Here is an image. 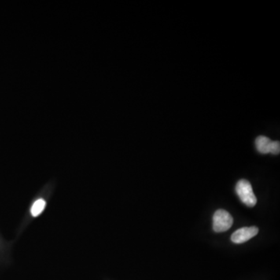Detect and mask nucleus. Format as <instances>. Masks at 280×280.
I'll use <instances>...</instances> for the list:
<instances>
[{"instance_id":"obj_2","label":"nucleus","mask_w":280,"mask_h":280,"mask_svg":"<svg viewBox=\"0 0 280 280\" xmlns=\"http://www.w3.org/2000/svg\"><path fill=\"white\" fill-rule=\"evenodd\" d=\"M233 219L232 215L227 211L219 210L214 213L213 230L217 233L226 231L233 225Z\"/></svg>"},{"instance_id":"obj_4","label":"nucleus","mask_w":280,"mask_h":280,"mask_svg":"<svg viewBox=\"0 0 280 280\" xmlns=\"http://www.w3.org/2000/svg\"><path fill=\"white\" fill-rule=\"evenodd\" d=\"M272 140L264 136H260L255 140V145L259 153L267 154L270 152Z\"/></svg>"},{"instance_id":"obj_3","label":"nucleus","mask_w":280,"mask_h":280,"mask_svg":"<svg viewBox=\"0 0 280 280\" xmlns=\"http://www.w3.org/2000/svg\"><path fill=\"white\" fill-rule=\"evenodd\" d=\"M258 233H259V228L256 226L242 227L236 230L232 234L231 241L235 244H242L249 241L250 239L256 236Z\"/></svg>"},{"instance_id":"obj_1","label":"nucleus","mask_w":280,"mask_h":280,"mask_svg":"<svg viewBox=\"0 0 280 280\" xmlns=\"http://www.w3.org/2000/svg\"><path fill=\"white\" fill-rule=\"evenodd\" d=\"M236 192L240 200L245 205L253 207L256 205L257 199L252 189V185L247 180H241L236 185Z\"/></svg>"},{"instance_id":"obj_5","label":"nucleus","mask_w":280,"mask_h":280,"mask_svg":"<svg viewBox=\"0 0 280 280\" xmlns=\"http://www.w3.org/2000/svg\"><path fill=\"white\" fill-rule=\"evenodd\" d=\"M46 206V203L45 200H38L34 203V205L31 207V212L33 216H38L40 214L42 213L44 209Z\"/></svg>"},{"instance_id":"obj_6","label":"nucleus","mask_w":280,"mask_h":280,"mask_svg":"<svg viewBox=\"0 0 280 280\" xmlns=\"http://www.w3.org/2000/svg\"><path fill=\"white\" fill-rule=\"evenodd\" d=\"M280 152V143L279 141H272L270 153L279 154Z\"/></svg>"}]
</instances>
